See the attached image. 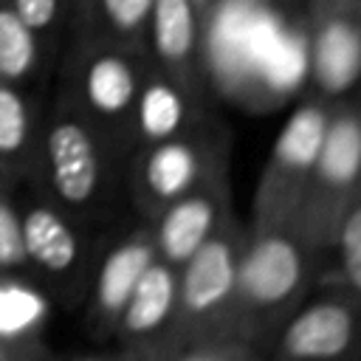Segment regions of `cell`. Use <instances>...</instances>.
Here are the masks:
<instances>
[{
	"label": "cell",
	"mask_w": 361,
	"mask_h": 361,
	"mask_svg": "<svg viewBox=\"0 0 361 361\" xmlns=\"http://www.w3.org/2000/svg\"><path fill=\"white\" fill-rule=\"evenodd\" d=\"M361 197V96L336 99L327 116L319 155L288 220L322 257H327L341 220Z\"/></svg>",
	"instance_id": "277c9868"
},
{
	"label": "cell",
	"mask_w": 361,
	"mask_h": 361,
	"mask_svg": "<svg viewBox=\"0 0 361 361\" xmlns=\"http://www.w3.org/2000/svg\"><path fill=\"white\" fill-rule=\"evenodd\" d=\"M71 6H73V0H71Z\"/></svg>",
	"instance_id": "f1b7e54d"
},
{
	"label": "cell",
	"mask_w": 361,
	"mask_h": 361,
	"mask_svg": "<svg viewBox=\"0 0 361 361\" xmlns=\"http://www.w3.org/2000/svg\"><path fill=\"white\" fill-rule=\"evenodd\" d=\"M127 155L121 144L56 93L42 110L37 164L25 186H34L73 217L107 228L130 214Z\"/></svg>",
	"instance_id": "6da1fadb"
},
{
	"label": "cell",
	"mask_w": 361,
	"mask_h": 361,
	"mask_svg": "<svg viewBox=\"0 0 361 361\" xmlns=\"http://www.w3.org/2000/svg\"><path fill=\"white\" fill-rule=\"evenodd\" d=\"M54 54L71 25V0H6Z\"/></svg>",
	"instance_id": "7402d4cb"
},
{
	"label": "cell",
	"mask_w": 361,
	"mask_h": 361,
	"mask_svg": "<svg viewBox=\"0 0 361 361\" xmlns=\"http://www.w3.org/2000/svg\"><path fill=\"white\" fill-rule=\"evenodd\" d=\"M45 361H155V358L127 350V347H118V344H110L107 350H96V353H79V355H65V358L48 355Z\"/></svg>",
	"instance_id": "cb8c5ba5"
},
{
	"label": "cell",
	"mask_w": 361,
	"mask_h": 361,
	"mask_svg": "<svg viewBox=\"0 0 361 361\" xmlns=\"http://www.w3.org/2000/svg\"><path fill=\"white\" fill-rule=\"evenodd\" d=\"M358 96H361V87H358Z\"/></svg>",
	"instance_id": "83f0119b"
},
{
	"label": "cell",
	"mask_w": 361,
	"mask_h": 361,
	"mask_svg": "<svg viewBox=\"0 0 361 361\" xmlns=\"http://www.w3.org/2000/svg\"><path fill=\"white\" fill-rule=\"evenodd\" d=\"M322 274L324 257L290 223H248L231 330L268 350L279 327L316 290Z\"/></svg>",
	"instance_id": "7a4b0ae2"
},
{
	"label": "cell",
	"mask_w": 361,
	"mask_h": 361,
	"mask_svg": "<svg viewBox=\"0 0 361 361\" xmlns=\"http://www.w3.org/2000/svg\"><path fill=\"white\" fill-rule=\"evenodd\" d=\"M42 107L28 87L0 82V169L11 186H25L37 164Z\"/></svg>",
	"instance_id": "e0dca14e"
},
{
	"label": "cell",
	"mask_w": 361,
	"mask_h": 361,
	"mask_svg": "<svg viewBox=\"0 0 361 361\" xmlns=\"http://www.w3.org/2000/svg\"><path fill=\"white\" fill-rule=\"evenodd\" d=\"M110 344L161 361L178 344V268L155 259L130 293Z\"/></svg>",
	"instance_id": "5bb4252c"
},
{
	"label": "cell",
	"mask_w": 361,
	"mask_h": 361,
	"mask_svg": "<svg viewBox=\"0 0 361 361\" xmlns=\"http://www.w3.org/2000/svg\"><path fill=\"white\" fill-rule=\"evenodd\" d=\"M322 282H336L361 299V197L347 212L324 257Z\"/></svg>",
	"instance_id": "ffe728a7"
},
{
	"label": "cell",
	"mask_w": 361,
	"mask_h": 361,
	"mask_svg": "<svg viewBox=\"0 0 361 361\" xmlns=\"http://www.w3.org/2000/svg\"><path fill=\"white\" fill-rule=\"evenodd\" d=\"M17 209L25 274L54 305L79 307L104 228L73 217L34 186H28V195L17 197Z\"/></svg>",
	"instance_id": "5b68a950"
},
{
	"label": "cell",
	"mask_w": 361,
	"mask_h": 361,
	"mask_svg": "<svg viewBox=\"0 0 361 361\" xmlns=\"http://www.w3.org/2000/svg\"><path fill=\"white\" fill-rule=\"evenodd\" d=\"M51 296L25 271H0V338L48 358L45 330L51 322Z\"/></svg>",
	"instance_id": "2e32d148"
},
{
	"label": "cell",
	"mask_w": 361,
	"mask_h": 361,
	"mask_svg": "<svg viewBox=\"0 0 361 361\" xmlns=\"http://www.w3.org/2000/svg\"><path fill=\"white\" fill-rule=\"evenodd\" d=\"M214 118L220 116H217L212 93L192 90L149 62L135 107H133L130 149L138 144H149V141H161L169 135L197 130Z\"/></svg>",
	"instance_id": "9a60e30c"
},
{
	"label": "cell",
	"mask_w": 361,
	"mask_h": 361,
	"mask_svg": "<svg viewBox=\"0 0 361 361\" xmlns=\"http://www.w3.org/2000/svg\"><path fill=\"white\" fill-rule=\"evenodd\" d=\"M0 271H25L17 189H8V186H0Z\"/></svg>",
	"instance_id": "603a6c76"
},
{
	"label": "cell",
	"mask_w": 361,
	"mask_h": 361,
	"mask_svg": "<svg viewBox=\"0 0 361 361\" xmlns=\"http://www.w3.org/2000/svg\"><path fill=\"white\" fill-rule=\"evenodd\" d=\"M248 220L231 217L209 243L178 265V344L212 333H234L237 271Z\"/></svg>",
	"instance_id": "52a82bcc"
},
{
	"label": "cell",
	"mask_w": 361,
	"mask_h": 361,
	"mask_svg": "<svg viewBox=\"0 0 361 361\" xmlns=\"http://www.w3.org/2000/svg\"><path fill=\"white\" fill-rule=\"evenodd\" d=\"M231 217H237L231 178L217 175L147 217V226L158 259L178 268L203 243H209Z\"/></svg>",
	"instance_id": "7c38bea8"
},
{
	"label": "cell",
	"mask_w": 361,
	"mask_h": 361,
	"mask_svg": "<svg viewBox=\"0 0 361 361\" xmlns=\"http://www.w3.org/2000/svg\"><path fill=\"white\" fill-rule=\"evenodd\" d=\"M155 259L158 251L144 217L130 212L127 217L104 228L90 268L87 290L79 305L85 313V327L93 333V338L99 341L113 338L116 322L130 293L135 290L138 279Z\"/></svg>",
	"instance_id": "30bf717a"
},
{
	"label": "cell",
	"mask_w": 361,
	"mask_h": 361,
	"mask_svg": "<svg viewBox=\"0 0 361 361\" xmlns=\"http://www.w3.org/2000/svg\"><path fill=\"white\" fill-rule=\"evenodd\" d=\"M265 361H361V299L336 282H319L279 327Z\"/></svg>",
	"instance_id": "9c48e42d"
},
{
	"label": "cell",
	"mask_w": 361,
	"mask_h": 361,
	"mask_svg": "<svg viewBox=\"0 0 361 361\" xmlns=\"http://www.w3.org/2000/svg\"><path fill=\"white\" fill-rule=\"evenodd\" d=\"M0 186H8V189H17V186H11V183H8V178L3 175V169H0Z\"/></svg>",
	"instance_id": "4316f807"
},
{
	"label": "cell",
	"mask_w": 361,
	"mask_h": 361,
	"mask_svg": "<svg viewBox=\"0 0 361 361\" xmlns=\"http://www.w3.org/2000/svg\"><path fill=\"white\" fill-rule=\"evenodd\" d=\"M195 3H197V6H200V8L206 11V17H209V11H212V8H214V6L220 3V0H195Z\"/></svg>",
	"instance_id": "484cf974"
},
{
	"label": "cell",
	"mask_w": 361,
	"mask_h": 361,
	"mask_svg": "<svg viewBox=\"0 0 361 361\" xmlns=\"http://www.w3.org/2000/svg\"><path fill=\"white\" fill-rule=\"evenodd\" d=\"M330 107H333L330 99L305 93V99L285 118L257 178V189L251 197V217H248L251 226L288 223L293 217L305 183L310 178L313 161L319 155Z\"/></svg>",
	"instance_id": "ba28073f"
},
{
	"label": "cell",
	"mask_w": 361,
	"mask_h": 361,
	"mask_svg": "<svg viewBox=\"0 0 361 361\" xmlns=\"http://www.w3.org/2000/svg\"><path fill=\"white\" fill-rule=\"evenodd\" d=\"M231 135L223 118L197 130L138 144L127 155V203L138 217H152L172 200L203 186L217 175H228Z\"/></svg>",
	"instance_id": "8992f818"
},
{
	"label": "cell",
	"mask_w": 361,
	"mask_h": 361,
	"mask_svg": "<svg viewBox=\"0 0 361 361\" xmlns=\"http://www.w3.org/2000/svg\"><path fill=\"white\" fill-rule=\"evenodd\" d=\"M147 68V51L138 45L68 34L56 93L76 104L96 127L130 152L133 107Z\"/></svg>",
	"instance_id": "3957f363"
},
{
	"label": "cell",
	"mask_w": 361,
	"mask_h": 361,
	"mask_svg": "<svg viewBox=\"0 0 361 361\" xmlns=\"http://www.w3.org/2000/svg\"><path fill=\"white\" fill-rule=\"evenodd\" d=\"M307 93L344 99L361 87V0H305Z\"/></svg>",
	"instance_id": "8fae6325"
},
{
	"label": "cell",
	"mask_w": 361,
	"mask_h": 361,
	"mask_svg": "<svg viewBox=\"0 0 361 361\" xmlns=\"http://www.w3.org/2000/svg\"><path fill=\"white\" fill-rule=\"evenodd\" d=\"M161 361H265V350L237 333H212L175 344Z\"/></svg>",
	"instance_id": "44dd1931"
},
{
	"label": "cell",
	"mask_w": 361,
	"mask_h": 361,
	"mask_svg": "<svg viewBox=\"0 0 361 361\" xmlns=\"http://www.w3.org/2000/svg\"><path fill=\"white\" fill-rule=\"evenodd\" d=\"M0 361H45V358H39V355H34V353H28L23 347H14V344L0 338Z\"/></svg>",
	"instance_id": "d4e9b609"
},
{
	"label": "cell",
	"mask_w": 361,
	"mask_h": 361,
	"mask_svg": "<svg viewBox=\"0 0 361 361\" xmlns=\"http://www.w3.org/2000/svg\"><path fill=\"white\" fill-rule=\"evenodd\" d=\"M147 59L192 90L212 93L206 62V11L195 0H155L147 34Z\"/></svg>",
	"instance_id": "4fadbf2b"
},
{
	"label": "cell",
	"mask_w": 361,
	"mask_h": 361,
	"mask_svg": "<svg viewBox=\"0 0 361 361\" xmlns=\"http://www.w3.org/2000/svg\"><path fill=\"white\" fill-rule=\"evenodd\" d=\"M152 6L155 0H73L68 34H87L144 48Z\"/></svg>",
	"instance_id": "ac0fdd59"
},
{
	"label": "cell",
	"mask_w": 361,
	"mask_h": 361,
	"mask_svg": "<svg viewBox=\"0 0 361 361\" xmlns=\"http://www.w3.org/2000/svg\"><path fill=\"white\" fill-rule=\"evenodd\" d=\"M51 56L54 54L20 20V14L0 0V82L31 87L45 73Z\"/></svg>",
	"instance_id": "d6986e66"
}]
</instances>
